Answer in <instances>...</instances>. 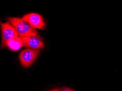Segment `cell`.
I'll use <instances>...</instances> for the list:
<instances>
[{
	"label": "cell",
	"mask_w": 122,
	"mask_h": 91,
	"mask_svg": "<svg viewBox=\"0 0 122 91\" xmlns=\"http://www.w3.org/2000/svg\"><path fill=\"white\" fill-rule=\"evenodd\" d=\"M0 26L2 32L1 48H3L5 47L8 41L17 38L19 35L14 28L9 22L4 23L1 22Z\"/></svg>",
	"instance_id": "3"
},
{
	"label": "cell",
	"mask_w": 122,
	"mask_h": 91,
	"mask_svg": "<svg viewBox=\"0 0 122 91\" xmlns=\"http://www.w3.org/2000/svg\"><path fill=\"white\" fill-rule=\"evenodd\" d=\"M40 53V50L29 48L24 49L20 53L19 60L22 66L27 68L32 65Z\"/></svg>",
	"instance_id": "2"
},
{
	"label": "cell",
	"mask_w": 122,
	"mask_h": 91,
	"mask_svg": "<svg viewBox=\"0 0 122 91\" xmlns=\"http://www.w3.org/2000/svg\"><path fill=\"white\" fill-rule=\"evenodd\" d=\"M22 18L35 29L43 30L46 28V24L43 18L38 14L31 13L26 14Z\"/></svg>",
	"instance_id": "5"
},
{
	"label": "cell",
	"mask_w": 122,
	"mask_h": 91,
	"mask_svg": "<svg viewBox=\"0 0 122 91\" xmlns=\"http://www.w3.org/2000/svg\"><path fill=\"white\" fill-rule=\"evenodd\" d=\"M20 38L24 48L37 50H40L44 47V42L39 35Z\"/></svg>",
	"instance_id": "4"
},
{
	"label": "cell",
	"mask_w": 122,
	"mask_h": 91,
	"mask_svg": "<svg viewBox=\"0 0 122 91\" xmlns=\"http://www.w3.org/2000/svg\"><path fill=\"white\" fill-rule=\"evenodd\" d=\"M5 46L11 50L16 51L20 50L23 46V43L21 38L18 37L17 38L8 41L6 44Z\"/></svg>",
	"instance_id": "6"
},
{
	"label": "cell",
	"mask_w": 122,
	"mask_h": 91,
	"mask_svg": "<svg viewBox=\"0 0 122 91\" xmlns=\"http://www.w3.org/2000/svg\"><path fill=\"white\" fill-rule=\"evenodd\" d=\"M8 20L20 37L39 35L35 29L22 18L10 17L8 18Z\"/></svg>",
	"instance_id": "1"
},
{
	"label": "cell",
	"mask_w": 122,
	"mask_h": 91,
	"mask_svg": "<svg viewBox=\"0 0 122 91\" xmlns=\"http://www.w3.org/2000/svg\"><path fill=\"white\" fill-rule=\"evenodd\" d=\"M60 90V88H56V89L51 90H50L49 91H59Z\"/></svg>",
	"instance_id": "8"
},
{
	"label": "cell",
	"mask_w": 122,
	"mask_h": 91,
	"mask_svg": "<svg viewBox=\"0 0 122 91\" xmlns=\"http://www.w3.org/2000/svg\"><path fill=\"white\" fill-rule=\"evenodd\" d=\"M59 91H75L73 89L69 87H66L65 88H63L62 89H60Z\"/></svg>",
	"instance_id": "7"
}]
</instances>
